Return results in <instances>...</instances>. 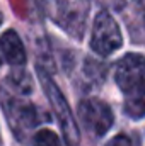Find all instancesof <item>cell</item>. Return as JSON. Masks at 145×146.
I'll use <instances>...</instances> for the list:
<instances>
[{"label": "cell", "mask_w": 145, "mask_h": 146, "mask_svg": "<svg viewBox=\"0 0 145 146\" xmlns=\"http://www.w3.org/2000/svg\"><path fill=\"white\" fill-rule=\"evenodd\" d=\"M28 92L14 87L7 80L0 87V102L3 107V114L10 124V129L22 141L26 139L28 133L41 122L34 104L28 100Z\"/></svg>", "instance_id": "cell-1"}, {"label": "cell", "mask_w": 145, "mask_h": 146, "mask_svg": "<svg viewBox=\"0 0 145 146\" xmlns=\"http://www.w3.org/2000/svg\"><path fill=\"white\" fill-rule=\"evenodd\" d=\"M39 80H41V85L46 92V97L53 107V112L58 119V124L62 127V134H63V139L68 146H77L80 141V134H79V127H77V122H75V117L72 114V109L65 99V95L60 92L58 85L51 80V76H48L44 72L39 70Z\"/></svg>", "instance_id": "cell-2"}, {"label": "cell", "mask_w": 145, "mask_h": 146, "mask_svg": "<svg viewBox=\"0 0 145 146\" xmlns=\"http://www.w3.org/2000/svg\"><path fill=\"white\" fill-rule=\"evenodd\" d=\"M116 83L125 97L145 92V58L140 54H126L116 65Z\"/></svg>", "instance_id": "cell-3"}, {"label": "cell", "mask_w": 145, "mask_h": 146, "mask_svg": "<svg viewBox=\"0 0 145 146\" xmlns=\"http://www.w3.org/2000/svg\"><path fill=\"white\" fill-rule=\"evenodd\" d=\"M121 42L123 37L113 15L108 12H99L92 26V36H91L92 51L97 53L99 56H109L111 53L121 48Z\"/></svg>", "instance_id": "cell-4"}, {"label": "cell", "mask_w": 145, "mask_h": 146, "mask_svg": "<svg viewBox=\"0 0 145 146\" xmlns=\"http://www.w3.org/2000/svg\"><path fill=\"white\" fill-rule=\"evenodd\" d=\"M79 119L84 127L96 138L104 136L114 122L113 110L99 99H85L79 104Z\"/></svg>", "instance_id": "cell-5"}, {"label": "cell", "mask_w": 145, "mask_h": 146, "mask_svg": "<svg viewBox=\"0 0 145 146\" xmlns=\"http://www.w3.org/2000/svg\"><path fill=\"white\" fill-rule=\"evenodd\" d=\"M128 7H130V15L125 14L128 33L132 34L135 42L145 44V0H132Z\"/></svg>", "instance_id": "cell-6"}, {"label": "cell", "mask_w": 145, "mask_h": 146, "mask_svg": "<svg viewBox=\"0 0 145 146\" xmlns=\"http://www.w3.org/2000/svg\"><path fill=\"white\" fill-rule=\"evenodd\" d=\"M0 49L3 58L14 65V66H22L26 63V51L22 46V41L15 34V31H7L0 37Z\"/></svg>", "instance_id": "cell-7"}, {"label": "cell", "mask_w": 145, "mask_h": 146, "mask_svg": "<svg viewBox=\"0 0 145 146\" xmlns=\"http://www.w3.org/2000/svg\"><path fill=\"white\" fill-rule=\"evenodd\" d=\"M125 114L133 119L145 117V92L140 95L125 97Z\"/></svg>", "instance_id": "cell-8"}, {"label": "cell", "mask_w": 145, "mask_h": 146, "mask_svg": "<svg viewBox=\"0 0 145 146\" xmlns=\"http://www.w3.org/2000/svg\"><path fill=\"white\" fill-rule=\"evenodd\" d=\"M33 145L34 146H62L60 143V138L50 131V129H41L34 134V139H33Z\"/></svg>", "instance_id": "cell-9"}, {"label": "cell", "mask_w": 145, "mask_h": 146, "mask_svg": "<svg viewBox=\"0 0 145 146\" xmlns=\"http://www.w3.org/2000/svg\"><path fill=\"white\" fill-rule=\"evenodd\" d=\"M106 146H132V141H130V138L128 136H125V134H118V136H114L113 139H109Z\"/></svg>", "instance_id": "cell-10"}, {"label": "cell", "mask_w": 145, "mask_h": 146, "mask_svg": "<svg viewBox=\"0 0 145 146\" xmlns=\"http://www.w3.org/2000/svg\"><path fill=\"white\" fill-rule=\"evenodd\" d=\"M2 22H3V15L0 14V24H2Z\"/></svg>", "instance_id": "cell-11"}, {"label": "cell", "mask_w": 145, "mask_h": 146, "mask_svg": "<svg viewBox=\"0 0 145 146\" xmlns=\"http://www.w3.org/2000/svg\"><path fill=\"white\" fill-rule=\"evenodd\" d=\"M0 145H2V138H0Z\"/></svg>", "instance_id": "cell-12"}, {"label": "cell", "mask_w": 145, "mask_h": 146, "mask_svg": "<svg viewBox=\"0 0 145 146\" xmlns=\"http://www.w3.org/2000/svg\"><path fill=\"white\" fill-rule=\"evenodd\" d=\"M0 63H2V60H0Z\"/></svg>", "instance_id": "cell-13"}]
</instances>
